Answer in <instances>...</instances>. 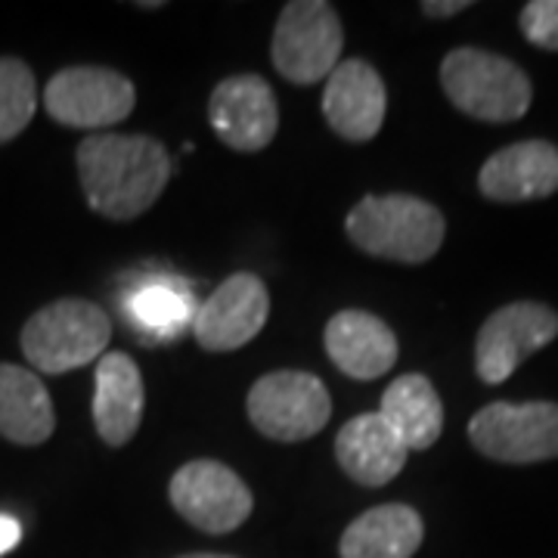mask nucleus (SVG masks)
Returning <instances> with one entry per match:
<instances>
[{"label": "nucleus", "mask_w": 558, "mask_h": 558, "mask_svg": "<svg viewBox=\"0 0 558 558\" xmlns=\"http://www.w3.org/2000/svg\"><path fill=\"white\" fill-rule=\"evenodd\" d=\"M326 354L351 379H381L398 363V336L369 311H341L326 323Z\"/></svg>", "instance_id": "2eb2a0df"}, {"label": "nucleus", "mask_w": 558, "mask_h": 558, "mask_svg": "<svg viewBox=\"0 0 558 558\" xmlns=\"http://www.w3.org/2000/svg\"><path fill=\"white\" fill-rule=\"evenodd\" d=\"M38 109V84L32 69L22 60H0V146L20 137L35 119Z\"/></svg>", "instance_id": "4be33fe9"}, {"label": "nucleus", "mask_w": 558, "mask_h": 558, "mask_svg": "<svg viewBox=\"0 0 558 558\" xmlns=\"http://www.w3.org/2000/svg\"><path fill=\"white\" fill-rule=\"evenodd\" d=\"M171 506L180 519L205 534H230L252 515L248 484L218 459H193L180 465L168 487Z\"/></svg>", "instance_id": "1a4fd4ad"}, {"label": "nucleus", "mask_w": 558, "mask_h": 558, "mask_svg": "<svg viewBox=\"0 0 558 558\" xmlns=\"http://www.w3.org/2000/svg\"><path fill=\"white\" fill-rule=\"evenodd\" d=\"M171 171L168 149L149 134H97L78 146L84 199L109 220H134L149 211Z\"/></svg>", "instance_id": "f257e3e1"}, {"label": "nucleus", "mask_w": 558, "mask_h": 558, "mask_svg": "<svg viewBox=\"0 0 558 558\" xmlns=\"http://www.w3.org/2000/svg\"><path fill=\"white\" fill-rule=\"evenodd\" d=\"M336 459L341 472L363 487H385L403 472L410 450L379 410L360 413L336 435Z\"/></svg>", "instance_id": "dca6fc26"}, {"label": "nucleus", "mask_w": 558, "mask_h": 558, "mask_svg": "<svg viewBox=\"0 0 558 558\" xmlns=\"http://www.w3.org/2000/svg\"><path fill=\"white\" fill-rule=\"evenodd\" d=\"M425 537V521L403 502L363 512L341 534V558H413Z\"/></svg>", "instance_id": "a211bd4d"}, {"label": "nucleus", "mask_w": 558, "mask_h": 558, "mask_svg": "<svg viewBox=\"0 0 558 558\" xmlns=\"http://www.w3.org/2000/svg\"><path fill=\"white\" fill-rule=\"evenodd\" d=\"M440 84L459 112L478 121H519L534 100L531 78L506 57L457 47L440 62Z\"/></svg>", "instance_id": "20e7f679"}, {"label": "nucleus", "mask_w": 558, "mask_h": 558, "mask_svg": "<svg viewBox=\"0 0 558 558\" xmlns=\"http://www.w3.org/2000/svg\"><path fill=\"white\" fill-rule=\"evenodd\" d=\"M472 3L469 0H425L422 3V10H425V16H457L462 10H469Z\"/></svg>", "instance_id": "393cba45"}, {"label": "nucleus", "mask_w": 558, "mask_h": 558, "mask_svg": "<svg viewBox=\"0 0 558 558\" xmlns=\"http://www.w3.org/2000/svg\"><path fill=\"white\" fill-rule=\"evenodd\" d=\"M521 32L534 47L558 50V0H531L521 10Z\"/></svg>", "instance_id": "5701e85b"}, {"label": "nucleus", "mask_w": 558, "mask_h": 558, "mask_svg": "<svg viewBox=\"0 0 558 558\" xmlns=\"http://www.w3.org/2000/svg\"><path fill=\"white\" fill-rule=\"evenodd\" d=\"M348 240L373 258L425 264L440 252L447 223L432 202L388 193L360 199L344 220Z\"/></svg>", "instance_id": "f03ea898"}, {"label": "nucleus", "mask_w": 558, "mask_h": 558, "mask_svg": "<svg viewBox=\"0 0 558 558\" xmlns=\"http://www.w3.org/2000/svg\"><path fill=\"white\" fill-rule=\"evenodd\" d=\"M388 112V90L381 75L366 60L336 65L323 90V116L339 137L369 143L381 131Z\"/></svg>", "instance_id": "ddd939ff"}, {"label": "nucleus", "mask_w": 558, "mask_h": 558, "mask_svg": "<svg viewBox=\"0 0 558 558\" xmlns=\"http://www.w3.org/2000/svg\"><path fill=\"white\" fill-rule=\"evenodd\" d=\"M193 292L183 289L174 279H149L134 286V292L124 301V314L149 339H178L186 326L196 319Z\"/></svg>", "instance_id": "412c9836"}, {"label": "nucleus", "mask_w": 558, "mask_h": 558, "mask_svg": "<svg viewBox=\"0 0 558 558\" xmlns=\"http://www.w3.org/2000/svg\"><path fill=\"white\" fill-rule=\"evenodd\" d=\"M22 539V524L13 515H0V556L16 549Z\"/></svg>", "instance_id": "b1692460"}, {"label": "nucleus", "mask_w": 558, "mask_h": 558, "mask_svg": "<svg viewBox=\"0 0 558 558\" xmlns=\"http://www.w3.org/2000/svg\"><path fill=\"white\" fill-rule=\"evenodd\" d=\"M245 407L260 435L282 444L314 438L332 416L326 385L301 369H277L260 376L252 385Z\"/></svg>", "instance_id": "423d86ee"}, {"label": "nucleus", "mask_w": 558, "mask_h": 558, "mask_svg": "<svg viewBox=\"0 0 558 558\" xmlns=\"http://www.w3.org/2000/svg\"><path fill=\"white\" fill-rule=\"evenodd\" d=\"M137 90L131 78L102 65H72L44 87V109L53 121L81 131H100L134 112Z\"/></svg>", "instance_id": "6e6552de"}, {"label": "nucleus", "mask_w": 558, "mask_h": 558, "mask_svg": "<svg viewBox=\"0 0 558 558\" xmlns=\"http://www.w3.org/2000/svg\"><path fill=\"white\" fill-rule=\"evenodd\" d=\"M94 425L109 447H121L137 435L143 422V376L137 360L124 351H109L97 360Z\"/></svg>", "instance_id": "f3484780"}, {"label": "nucleus", "mask_w": 558, "mask_h": 558, "mask_svg": "<svg viewBox=\"0 0 558 558\" xmlns=\"http://www.w3.org/2000/svg\"><path fill=\"white\" fill-rule=\"evenodd\" d=\"M558 336V314L537 301H515L494 311L475 341V369L487 385L506 381L521 360L537 354Z\"/></svg>", "instance_id": "9d476101"}, {"label": "nucleus", "mask_w": 558, "mask_h": 558, "mask_svg": "<svg viewBox=\"0 0 558 558\" xmlns=\"http://www.w3.org/2000/svg\"><path fill=\"white\" fill-rule=\"evenodd\" d=\"M112 339V319L100 304L84 299H60L35 311L22 326V354L47 376L100 360Z\"/></svg>", "instance_id": "7ed1b4c3"}, {"label": "nucleus", "mask_w": 558, "mask_h": 558, "mask_svg": "<svg viewBox=\"0 0 558 558\" xmlns=\"http://www.w3.org/2000/svg\"><path fill=\"white\" fill-rule=\"evenodd\" d=\"M178 558H233V556H218V553H193V556H178Z\"/></svg>", "instance_id": "a878e982"}, {"label": "nucleus", "mask_w": 558, "mask_h": 558, "mask_svg": "<svg viewBox=\"0 0 558 558\" xmlns=\"http://www.w3.org/2000/svg\"><path fill=\"white\" fill-rule=\"evenodd\" d=\"M478 190L490 202H534L558 193V146L549 140H521L494 153L478 174Z\"/></svg>", "instance_id": "4468645a"}, {"label": "nucleus", "mask_w": 558, "mask_h": 558, "mask_svg": "<svg viewBox=\"0 0 558 558\" xmlns=\"http://www.w3.org/2000/svg\"><path fill=\"white\" fill-rule=\"evenodd\" d=\"M341 20L332 3L326 0H292L282 7L274 32V65L292 84H319L339 65Z\"/></svg>", "instance_id": "39448f33"}, {"label": "nucleus", "mask_w": 558, "mask_h": 558, "mask_svg": "<svg viewBox=\"0 0 558 558\" xmlns=\"http://www.w3.org/2000/svg\"><path fill=\"white\" fill-rule=\"evenodd\" d=\"M381 416L398 432L407 450H428L444 432V403L422 373H407L381 395Z\"/></svg>", "instance_id": "aec40b11"}, {"label": "nucleus", "mask_w": 558, "mask_h": 558, "mask_svg": "<svg viewBox=\"0 0 558 558\" xmlns=\"http://www.w3.org/2000/svg\"><path fill=\"white\" fill-rule=\"evenodd\" d=\"M208 121L230 149L260 153L267 149L279 128L277 94L260 75H233L211 90Z\"/></svg>", "instance_id": "f8f14e48"}, {"label": "nucleus", "mask_w": 558, "mask_h": 558, "mask_svg": "<svg viewBox=\"0 0 558 558\" xmlns=\"http://www.w3.org/2000/svg\"><path fill=\"white\" fill-rule=\"evenodd\" d=\"M270 314L267 286L255 274H233L199 304L193 319V339L205 351H236L258 336Z\"/></svg>", "instance_id": "9b49d317"}, {"label": "nucleus", "mask_w": 558, "mask_h": 558, "mask_svg": "<svg viewBox=\"0 0 558 558\" xmlns=\"http://www.w3.org/2000/svg\"><path fill=\"white\" fill-rule=\"evenodd\" d=\"M57 413L44 381L16 363H0V435L22 447H35L53 435Z\"/></svg>", "instance_id": "6ab92c4d"}, {"label": "nucleus", "mask_w": 558, "mask_h": 558, "mask_svg": "<svg viewBox=\"0 0 558 558\" xmlns=\"http://www.w3.org/2000/svg\"><path fill=\"white\" fill-rule=\"evenodd\" d=\"M475 450L497 462L527 465L558 457V403H487L469 422Z\"/></svg>", "instance_id": "0eeeda50"}]
</instances>
